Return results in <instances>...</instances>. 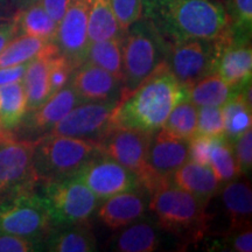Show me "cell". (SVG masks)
<instances>
[{
    "instance_id": "1",
    "label": "cell",
    "mask_w": 252,
    "mask_h": 252,
    "mask_svg": "<svg viewBox=\"0 0 252 252\" xmlns=\"http://www.w3.org/2000/svg\"><path fill=\"white\" fill-rule=\"evenodd\" d=\"M187 98L188 88L176 80L165 61L137 89L119 100L111 126L154 134L161 130L172 110Z\"/></svg>"
},
{
    "instance_id": "2",
    "label": "cell",
    "mask_w": 252,
    "mask_h": 252,
    "mask_svg": "<svg viewBox=\"0 0 252 252\" xmlns=\"http://www.w3.org/2000/svg\"><path fill=\"white\" fill-rule=\"evenodd\" d=\"M141 18L169 43L216 39L229 25L224 5L216 0H143Z\"/></svg>"
},
{
    "instance_id": "3",
    "label": "cell",
    "mask_w": 252,
    "mask_h": 252,
    "mask_svg": "<svg viewBox=\"0 0 252 252\" xmlns=\"http://www.w3.org/2000/svg\"><path fill=\"white\" fill-rule=\"evenodd\" d=\"M208 206L171 181L159 185L150 193L149 210L158 226L174 236L184 249L200 243L210 232L214 216Z\"/></svg>"
},
{
    "instance_id": "4",
    "label": "cell",
    "mask_w": 252,
    "mask_h": 252,
    "mask_svg": "<svg viewBox=\"0 0 252 252\" xmlns=\"http://www.w3.org/2000/svg\"><path fill=\"white\" fill-rule=\"evenodd\" d=\"M97 141L45 134L34 141L33 167L37 184L71 178L98 154Z\"/></svg>"
},
{
    "instance_id": "5",
    "label": "cell",
    "mask_w": 252,
    "mask_h": 252,
    "mask_svg": "<svg viewBox=\"0 0 252 252\" xmlns=\"http://www.w3.org/2000/svg\"><path fill=\"white\" fill-rule=\"evenodd\" d=\"M169 42L145 19H139L125 32L123 40V93L128 96L145 78L166 61Z\"/></svg>"
},
{
    "instance_id": "6",
    "label": "cell",
    "mask_w": 252,
    "mask_h": 252,
    "mask_svg": "<svg viewBox=\"0 0 252 252\" xmlns=\"http://www.w3.org/2000/svg\"><path fill=\"white\" fill-rule=\"evenodd\" d=\"M40 186V194L54 226L89 222L100 203L99 198L75 176Z\"/></svg>"
},
{
    "instance_id": "7",
    "label": "cell",
    "mask_w": 252,
    "mask_h": 252,
    "mask_svg": "<svg viewBox=\"0 0 252 252\" xmlns=\"http://www.w3.org/2000/svg\"><path fill=\"white\" fill-rule=\"evenodd\" d=\"M53 228L48 208L36 188L0 201V232L43 242Z\"/></svg>"
},
{
    "instance_id": "8",
    "label": "cell",
    "mask_w": 252,
    "mask_h": 252,
    "mask_svg": "<svg viewBox=\"0 0 252 252\" xmlns=\"http://www.w3.org/2000/svg\"><path fill=\"white\" fill-rule=\"evenodd\" d=\"M152 135L132 128L111 126L97 140L98 152L137 174L143 187L146 189L150 180L146 162L147 152Z\"/></svg>"
},
{
    "instance_id": "9",
    "label": "cell",
    "mask_w": 252,
    "mask_h": 252,
    "mask_svg": "<svg viewBox=\"0 0 252 252\" xmlns=\"http://www.w3.org/2000/svg\"><path fill=\"white\" fill-rule=\"evenodd\" d=\"M215 39H189L169 43L166 64L182 86L189 88L215 72Z\"/></svg>"
},
{
    "instance_id": "10",
    "label": "cell",
    "mask_w": 252,
    "mask_h": 252,
    "mask_svg": "<svg viewBox=\"0 0 252 252\" xmlns=\"http://www.w3.org/2000/svg\"><path fill=\"white\" fill-rule=\"evenodd\" d=\"M33 152L34 141L18 138L0 141V201L39 186Z\"/></svg>"
},
{
    "instance_id": "11",
    "label": "cell",
    "mask_w": 252,
    "mask_h": 252,
    "mask_svg": "<svg viewBox=\"0 0 252 252\" xmlns=\"http://www.w3.org/2000/svg\"><path fill=\"white\" fill-rule=\"evenodd\" d=\"M75 178L83 182L100 201L143 187L137 174L100 153L82 167Z\"/></svg>"
},
{
    "instance_id": "12",
    "label": "cell",
    "mask_w": 252,
    "mask_h": 252,
    "mask_svg": "<svg viewBox=\"0 0 252 252\" xmlns=\"http://www.w3.org/2000/svg\"><path fill=\"white\" fill-rule=\"evenodd\" d=\"M117 104L112 102L78 104L46 134L97 141L111 127V117Z\"/></svg>"
},
{
    "instance_id": "13",
    "label": "cell",
    "mask_w": 252,
    "mask_h": 252,
    "mask_svg": "<svg viewBox=\"0 0 252 252\" xmlns=\"http://www.w3.org/2000/svg\"><path fill=\"white\" fill-rule=\"evenodd\" d=\"M215 40L217 45L215 72L235 90H242L250 83L252 77L251 37L235 35L226 27Z\"/></svg>"
},
{
    "instance_id": "14",
    "label": "cell",
    "mask_w": 252,
    "mask_h": 252,
    "mask_svg": "<svg viewBox=\"0 0 252 252\" xmlns=\"http://www.w3.org/2000/svg\"><path fill=\"white\" fill-rule=\"evenodd\" d=\"M81 103H83V100L75 93L70 83H68L52 94L42 105L26 113L13 131L15 138L35 141L52 130L56 123Z\"/></svg>"
},
{
    "instance_id": "15",
    "label": "cell",
    "mask_w": 252,
    "mask_h": 252,
    "mask_svg": "<svg viewBox=\"0 0 252 252\" xmlns=\"http://www.w3.org/2000/svg\"><path fill=\"white\" fill-rule=\"evenodd\" d=\"M91 0H72L58 25L54 43L74 69L84 62L89 40L88 19Z\"/></svg>"
},
{
    "instance_id": "16",
    "label": "cell",
    "mask_w": 252,
    "mask_h": 252,
    "mask_svg": "<svg viewBox=\"0 0 252 252\" xmlns=\"http://www.w3.org/2000/svg\"><path fill=\"white\" fill-rule=\"evenodd\" d=\"M188 161V141L179 139L159 130L152 135L147 152L149 193L163 182L169 181L173 173Z\"/></svg>"
},
{
    "instance_id": "17",
    "label": "cell",
    "mask_w": 252,
    "mask_h": 252,
    "mask_svg": "<svg viewBox=\"0 0 252 252\" xmlns=\"http://www.w3.org/2000/svg\"><path fill=\"white\" fill-rule=\"evenodd\" d=\"M69 83L83 103H118L122 98L123 82L89 62L81 63L74 69Z\"/></svg>"
},
{
    "instance_id": "18",
    "label": "cell",
    "mask_w": 252,
    "mask_h": 252,
    "mask_svg": "<svg viewBox=\"0 0 252 252\" xmlns=\"http://www.w3.org/2000/svg\"><path fill=\"white\" fill-rule=\"evenodd\" d=\"M149 201L150 193L141 187L100 201L96 214L104 225L116 231L146 215Z\"/></svg>"
},
{
    "instance_id": "19",
    "label": "cell",
    "mask_w": 252,
    "mask_h": 252,
    "mask_svg": "<svg viewBox=\"0 0 252 252\" xmlns=\"http://www.w3.org/2000/svg\"><path fill=\"white\" fill-rule=\"evenodd\" d=\"M116 231L109 243L111 251L153 252L161 244V230L154 219L146 215Z\"/></svg>"
},
{
    "instance_id": "20",
    "label": "cell",
    "mask_w": 252,
    "mask_h": 252,
    "mask_svg": "<svg viewBox=\"0 0 252 252\" xmlns=\"http://www.w3.org/2000/svg\"><path fill=\"white\" fill-rule=\"evenodd\" d=\"M247 176H238L222 185L219 194L228 226L224 230H235L251 226L252 190Z\"/></svg>"
},
{
    "instance_id": "21",
    "label": "cell",
    "mask_w": 252,
    "mask_h": 252,
    "mask_svg": "<svg viewBox=\"0 0 252 252\" xmlns=\"http://www.w3.org/2000/svg\"><path fill=\"white\" fill-rule=\"evenodd\" d=\"M169 181L208 204L216 197L222 187L220 181L209 166L200 165L189 160L173 173Z\"/></svg>"
},
{
    "instance_id": "22",
    "label": "cell",
    "mask_w": 252,
    "mask_h": 252,
    "mask_svg": "<svg viewBox=\"0 0 252 252\" xmlns=\"http://www.w3.org/2000/svg\"><path fill=\"white\" fill-rule=\"evenodd\" d=\"M58 50L55 43L50 42L43 52L28 62L23 80L27 97V112L37 109L50 97L48 82L49 59Z\"/></svg>"
},
{
    "instance_id": "23",
    "label": "cell",
    "mask_w": 252,
    "mask_h": 252,
    "mask_svg": "<svg viewBox=\"0 0 252 252\" xmlns=\"http://www.w3.org/2000/svg\"><path fill=\"white\" fill-rule=\"evenodd\" d=\"M43 250L52 252H94L97 241L89 222L54 226L43 239Z\"/></svg>"
},
{
    "instance_id": "24",
    "label": "cell",
    "mask_w": 252,
    "mask_h": 252,
    "mask_svg": "<svg viewBox=\"0 0 252 252\" xmlns=\"http://www.w3.org/2000/svg\"><path fill=\"white\" fill-rule=\"evenodd\" d=\"M12 19L17 36H35L54 42L59 24L49 17L41 1L17 8Z\"/></svg>"
},
{
    "instance_id": "25",
    "label": "cell",
    "mask_w": 252,
    "mask_h": 252,
    "mask_svg": "<svg viewBox=\"0 0 252 252\" xmlns=\"http://www.w3.org/2000/svg\"><path fill=\"white\" fill-rule=\"evenodd\" d=\"M224 118V137L230 143L250 130L252 125L251 87L248 86L236 93L222 106Z\"/></svg>"
},
{
    "instance_id": "26",
    "label": "cell",
    "mask_w": 252,
    "mask_h": 252,
    "mask_svg": "<svg viewBox=\"0 0 252 252\" xmlns=\"http://www.w3.org/2000/svg\"><path fill=\"white\" fill-rule=\"evenodd\" d=\"M27 113V97L23 81L0 87V127L13 132Z\"/></svg>"
},
{
    "instance_id": "27",
    "label": "cell",
    "mask_w": 252,
    "mask_h": 252,
    "mask_svg": "<svg viewBox=\"0 0 252 252\" xmlns=\"http://www.w3.org/2000/svg\"><path fill=\"white\" fill-rule=\"evenodd\" d=\"M237 90L216 72L208 75L188 88V99L195 106H223Z\"/></svg>"
},
{
    "instance_id": "28",
    "label": "cell",
    "mask_w": 252,
    "mask_h": 252,
    "mask_svg": "<svg viewBox=\"0 0 252 252\" xmlns=\"http://www.w3.org/2000/svg\"><path fill=\"white\" fill-rule=\"evenodd\" d=\"M110 0H91L88 19V40L89 43L124 36Z\"/></svg>"
},
{
    "instance_id": "29",
    "label": "cell",
    "mask_w": 252,
    "mask_h": 252,
    "mask_svg": "<svg viewBox=\"0 0 252 252\" xmlns=\"http://www.w3.org/2000/svg\"><path fill=\"white\" fill-rule=\"evenodd\" d=\"M123 40L124 36H118L89 43L84 62L103 68L123 82Z\"/></svg>"
},
{
    "instance_id": "30",
    "label": "cell",
    "mask_w": 252,
    "mask_h": 252,
    "mask_svg": "<svg viewBox=\"0 0 252 252\" xmlns=\"http://www.w3.org/2000/svg\"><path fill=\"white\" fill-rule=\"evenodd\" d=\"M196 126L197 106L187 98L172 110L161 130L179 139L189 141L196 135Z\"/></svg>"
},
{
    "instance_id": "31",
    "label": "cell",
    "mask_w": 252,
    "mask_h": 252,
    "mask_svg": "<svg viewBox=\"0 0 252 252\" xmlns=\"http://www.w3.org/2000/svg\"><path fill=\"white\" fill-rule=\"evenodd\" d=\"M49 41L35 36H17L0 53V68L30 62L43 52Z\"/></svg>"
},
{
    "instance_id": "32",
    "label": "cell",
    "mask_w": 252,
    "mask_h": 252,
    "mask_svg": "<svg viewBox=\"0 0 252 252\" xmlns=\"http://www.w3.org/2000/svg\"><path fill=\"white\" fill-rule=\"evenodd\" d=\"M209 167L222 185L241 176L237 162L235 160L232 144L224 135L213 139L209 156Z\"/></svg>"
},
{
    "instance_id": "33",
    "label": "cell",
    "mask_w": 252,
    "mask_h": 252,
    "mask_svg": "<svg viewBox=\"0 0 252 252\" xmlns=\"http://www.w3.org/2000/svg\"><path fill=\"white\" fill-rule=\"evenodd\" d=\"M202 241L208 251H231L251 252L252 251V228L223 230V231L208 234Z\"/></svg>"
},
{
    "instance_id": "34",
    "label": "cell",
    "mask_w": 252,
    "mask_h": 252,
    "mask_svg": "<svg viewBox=\"0 0 252 252\" xmlns=\"http://www.w3.org/2000/svg\"><path fill=\"white\" fill-rule=\"evenodd\" d=\"M229 18V30L238 36L251 37L252 0H223Z\"/></svg>"
},
{
    "instance_id": "35",
    "label": "cell",
    "mask_w": 252,
    "mask_h": 252,
    "mask_svg": "<svg viewBox=\"0 0 252 252\" xmlns=\"http://www.w3.org/2000/svg\"><path fill=\"white\" fill-rule=\"evenodd\" d=\"M196 135L219 138L224 135V118L222 106L197 108Z\"/></svg>"
},
{
    "instance_id": "36",
    "label": "cell",
    "mask_w": 252,
    "mask_h": 252,
    "mask_svg": "<svg viewBox=\"0 0 252 252\" xmlns=\"http://www.w3.org/2000/svg\"><path fill=\"white\" fill-rule=\"evenodd\" d=\"M74 71V67L61 53L55 52L50 56L48 65V82L50 96L54 94L56 91L65 87L70 81L71 74Z\"/></svg>"
},
{
    "instance_id": "37",
    "label": "cell",
    "mask_w": 252,
    "mask_h": 252,
    "mask_svg": "<svg viewBox=\"0 0 252 252\" xmlns=\"http://www.w3.org/2000/svg\"><path fill=\"white\" fill-rule=\"evenodd\" d=\"M110 4L123 32L141 19L143 0H110Z\"/></svg>"
},
{
    "instance_id": "38",
    "label": "cell",
    "mask_w": 252,
    "mask_h": 252,
    "mask_svg": "<svg viewBox=\"0 0 252 252\" xmlns=\"http://www.w3.org/2000/svg\"><path fill=\"white\" fill-rule=\"evenodd\" d=\"M235 160L237 162L241 175L248 176L252 168V131L244 132L241 137L232 141Z\"/></svg>"
},
{
    "instance_id": "39",
    "label": "cell",
    "mask_w": 252,
    "mask_h": 252,
    "mask_svg": "<svg viewBox=\"0 0 252 252\" xmlns=\"http://www.w3.org/2000/svg\"><path fill=\"white\" fill-rule=\"evenodd\" d=\"M43 242L0 232V252L42 251Z\"/></svg>"
},
{
    "instance_id": "40",
    "label": "cell",
    "mask_w": 252,
    "mask_h": 252,
    "mask_svg": "<svg viewBox=\"0 0 252 252\" xmlns=\"http://www.w3.org/2000/svg\"><path fill=\"white\" fill-rule=\"evenodd\" d=\"M214 138L195 135L188 141V160L200 165L209 166V156Z\"/></svg>"
},
{
    "instance_id": "41",
    "label": "cell",
    "mask_w": 252,
    "mask_h": 252,
    "mask_svg": "<svg viewBox=\"0 0 252 252\" xmlns=\"http://www.w3.org/2000/svg\"><path fill=\"white\" fill-rule=\"evenodd\" d=\"M71 1L72 0H41V4L45 7L46 12L49 14V17L55 23L59 24L63 18V15L67 12Z\"/></svg>"
},
{
    "instance_id": "42",
    "label": "cell",
    "mask_w": 252,
    "mask_h": 252,
    "mask_svg": "<svg viewBox=\"0 0 252 252\" xmlns=\"http://www.w3.org/2000/svg\"><path fill=\"white\" fill-rule=\"evenodd\" d=\"M27 65L28 62L13 65V67L0 68V87L8 83H13V82L23 81Z\"/></svg>"
},
{
    "instance_id": "43",
    "label": "cell",
    "mask_w": 252,
    "mask_h": 252,
    "mask_svg": "<svg viewBox=\"0 0 252 252\" xmlns=\"http://www.w3.org/2000/svg\"><path fill=\"white\" fill-rule=\"evenodd\" d=\"M14 37H17V35H15V26L12 17L0 20V53Z\"/></svg>"
},
{
    "instance_id": "44",
    "label": "cell",
    "mask_w": 252,
    "mask_h": 252,
    "mask_svg": "<svg viewBox=\"0 0 252 252\" xmlns=\"http://www.w3.org/2000/svg\"><path fill=\"white\" fill-rule=\"evenodd\" d=\"M14 13V5L11 0H0V20L11 18Z\"/></svg>"
},
{
    "instance_id": "45",
    "label": "cell",
    "mask_w": 252,
    "mask_h": 252,
    "mask_svg": "<svg viewBox=\"0 0 252 252\" xmlns=\"http://www.w3.org/2000/svg\"><path fill=\"white\" fill-rule=\"evenodd\" d=\"M15 138L14 133L12 131H7L4 130V128L0 127V141H4V140H8V139H13Z\"/></svg>"
},
{
    "instance_id": "46",
    "label": "cell",
    "mask_w": 252,
    "mask_h": 252,
    "mask_svg": "<svg viewBox=\"0 0 252 252\" xmlns=\"http://www.w3.org/2000/svg\"><path fill=\"white\" fill-rule=\"evenodd\" d=\"M37 1H41V0H13V5L14 7L20 8V7H24V6L34 4V2H37Z\"/></svg>"
},
{
    "instance_id": "47",
    "label": "cell",
    "mask_w": 252,
    "mask_h": 252,
    "mask_svg": "<svg viewBox=\"0 0 252 252\" xmlns=\"http://www.w3.org/2000/svg\"><path fill=\"white\" fill-rule=\"evenodd\" d=\"M216 1H220V0H216Z\"/></svg>"
}]
</instances>
